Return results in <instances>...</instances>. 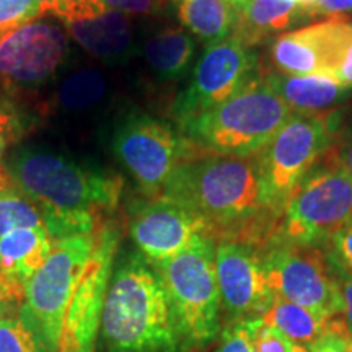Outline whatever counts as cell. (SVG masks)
<instances>
[{
  "label": "cell",
  "instance_id": "484cf974",
  "mask_svg": "<svg viewBox=\"0 0 352 352\" xmlns=\"http://www.w3.org/2000/svg\"><path fill=\"white\" fill-rule=\"evenodd\" d=\"M43 227L41 210L15 184L0 192V236L20 228Z\"/></svg>",
  "mask_w": 352,
  "mask_h": 352
},
{
  "label": "cell",
  "instance_id": "44dd1931",
  "mask_svg": "<svg viewBox=\"0 0 352 352\" xmlns=\"http://www.w3.org/2000/svg\"><path fill=\"white\" fill-rule=\"evenodd\" d=\"M173 6L184 30L208 46L232 36L239 26V8L227 0H173Z\"/></svg>",
  "mask_w": 352,
  "mask_h": 352
},
{
  "label": "cell",
  "instance_id": "4fadbf2b",
  "mask_svg": "<svg viewBox=\"0 0 352 352\" xmlns=\"http://www.w3.org/2000/svg\"><path fill=\"white\" fill-rule=\"evenodd\" d=\"M69 32L51 20H33L0 34V83L7 90L43 85L64 63Z\"/></svg>",
  "mask_w": 352,
  "mask_h": 352
},
{
  "label": "cell",
  "instance_id": "ffe728a7",
  "mask_svg": "<svg viewBox=\"0 0 352 352\" xmlns=\"http://www.w3.org/2000/svg\"><path fill=\"white\" fill-rule=\"evenodd\" d=\"M70 36L83 50L103 60H120L129 54L134 43V32L129 15L107 10L96 19L65 25Z\"/></svg>",
  "mask_w": 352,
  "mask_h": 352
},
{
  "label": "cell",
  "instance_id": "d590c367",
  "mask_svg": "<svg viewBox=\"0 0 352 352\" xmlns=\"http://www.w3.org/2000/svg\"><path fill=\"white\" fill-rule=\"evenodd\" d=\"M311 352H351L349 344L340 334L328 331L327 334L316 340L314 344L308 346Z\"/></svg>",
  "mask_w": 352,
  "mask_h": 352
},
{
  "label": "cell",
  "instance_id": "3957f363",
  "mask_svg": "<svg viewBox=\"0 0 352 352\" xmlns=\"http://www.w3.org/2000/svg\"><path fill=\"white\" fill-rule=\"evenodd\" d=\"M15 188L41 210L43 222L70 215H103L120 202L121 176L78 165L51 152L25 148L7 164Z\"/></svg>",
  "mask_w": 352,
  "mask_h": 352
},
{
  "label": "cell",
  "instance_id": "ba28073f",
  "mask_svg": "<svg viewBox=\"0 0 352 352\" xmlns=\"http://www.w3.org/2000/svg\"><path fill=\"white\" fill-rule=\"evenodd\" d=\"M334 127L331 113L294 114L256 155L267 195L280 214L300 179L333 145Z\"/></svg>",
  "mask_w": 352,
  "mask_h": 352
},
{
  "label": "cell",
  "instance_id": "7c38bea8",
  "mask_svg": "<svg viewBox=\"0 0 352 352\" xmlns=\"http://www.w3.org/2000/svg\"><path fill=\"white\" fill-rule=\"evenodd\" d=\"M118 245L120 228L101 222L95 232L94 252L65 308L59 352H95Z\"/></svg>",
  "mask_w": 352,
  "mask_h": 352
},
{
  "label": "cell",
  "instance_id": "cb8c5ba5",
  "mask_svg": "<svg viewBox=\"0 0 352 352\" xmlns=\"http://www.w3.org/2000/svg\"><path fill=\"white\" fill-rule=\"evenodd\" d=\"M107 90V78L98 70H78L63 82L57 91V103L65 111H85L96 107Z\"/></svg>",
  "mask_w": 352,
  "mask_h": 352
},
{
  "label": "cell",
  "instance_id": "f1b7e54d",
  "mask_svg": "<svg viewBox=\"0 0 352 352\" xmlns=\"http://www.w3.org/2000/svg\"><path fill=\"white\" fill-rule=\"evenodd\" d=\"M338 270V302L336 316L331 320V331L340 334L346 341H352V272Z\"/></svg>",
  "mask_w": 352,
  "mask_h": 352
},
{
  "label": "cell",
  "instance_id": "7bdbcfd3",
  "mask_svg": "<svg viewBox=\"0 0 352 352\" xmlns=\"http://www.w3.org/2000/svg\"><path fill=\"white\" fill-rule=\"evenodd\" d=\"M39 2H41V3H43L44 10H46V12H47V8H50V7L52 6V3H56V2H57V0H39Z\"/></svg>",
  "mask_w": 352,
  "mask_h": 352
},
{
  "label": "cell",
  "instance_id": "9a60e30c",
  "mask_svg": "<svg viewBox=\"0 0 352 352\" xmlns=\"http://www.w3.org/2000/svg\"><path fill=\"white\" fill-rule=\"evenodd\" d=\"M215 272L220 303L232 321L259 318L272 294L264 276L261 250L241 241H215Z\"/></svg>",
  "mask_w": 352,
  "mask_h": 352
},
{
  "label": "cell",
  "instance_id": "e575fe53",
  "mask_svg": "<svg viewBox=\"0 0 352 352\" xmlns=\"http://www.w3.org/2000/svg\"><path fill=\"white\" fill-rule=\"evenodd\" d=\"M352 12V0H316L311 15L327 19H342V13Z\"/></svg>",
  "mask_w": 352,
  "mask_h": 352
},
{
  "label": "cell",
  "instance_id": "1f68e13d",
  "mask_svg": "<svg viewBox=\"0 0 352 352\" xmlns=\"http://www.w3.org/2000/svg\"><path fill=\"white\" fill-rule=\"evenodd\" d=\"M214 352H253L245 320L227 324Z\"/></svg>",
  "mask_w": 352,
  "mask_h": 352
},
{
  "label": "cell",
  "instance_id": "6da1fadb",
  "mask_svg": "<svg viewBox=\"0 0 352 352\" xmlns=\"http://www.w3.org/2000/svg\"><path fill=\"white\" fill-rule=\"evenodd\" d=\"M191 142L160 197L202 220L208 236L263 250L276 239L280 214L271 202L256 157L208 152Z\"/></svg>",
  "mask_w": 352,
  "mask_h": 352
},
{
  "label": "cell",
  "instance_id": "ee69618b",
  "mask_svg": "<svg viewBox=\"0 0 352 352\" xmlns=\"http://www.w3.org/2000/svg\"><path fill=\"white\" fill-rule=\"evenodd\" d=\"M347 344H349V351L352 352V341H347Z\"/></svg>",
  "mask_w": 352,
  "mask_h": 352
},
{
  "label": "cell",
  "instance_id": "8fae6325",
  "mask_svg": "<svg viewBox=\"0 0 352 352\" xmlns=\"http://www.w3.org/2000/svg\"><path fill=\"white\" fill-rule=\"evenodd\" d=\"M258 70L256 47L246 44L236 33L206 46L191 82L176 100L179 127L184 131L202 114L230 98L258 76Z\"/></svg>",
  "mask_w": 352,
  "mask_h": 352
},
{
  "label": "cell",
  "instance_id": "8992f818",
  "mask_svg": "<svg viewBox=\"0 0 352 352\" xmlns=\"http://www.w3.org/2000/svg\"><path fill=\"white\" fill-rule=\"evenodd\" d=\"M351 219L352 179L331 145L285 201L274 240L323 246Z\"/></svg>",
  "mask_w": 352,
  "mask_h": 352
},
{
  "label": "cell",
  "instance_id": "e0dca14e",
  "mask_svg": "<svg viewBox=\"0 0 352 352\" xmlns=\"http://www.w3.org/2000/svg\"><path fill=\"white\" fill-rule=\"evenodd\" d=\"M52 250L46 228H20L0 236V272L25 296L30 279L41 270Z\"/></svg>",
  "mask_w": 352,
  "mask_h": 352
},
{
  "label": "cell",
  "instance_id": "603a6c76",
  "mask_svg": "<svg viewBox=\"0 0 352 352\" xmlns=\"http://www.w3.org/2000/svg\"><path fill=\"white\" fill-rule=\"evenodd\" d=\"M264 324L276 329L285 340L296 344L311 346L323 334L331 331V320L305 307L272 296L271 305L259 316Z\"/></svg>",
  "mask_w": 352,
  "mask_h": 352
},
{
  "label": "cell",
  "instance_id": "4316f807",
  "mask_svg": "<svg viewBox=\"0 0 352 352\" xmlns=\"http://www.w3.org/2000/svg\"><path fill=\"white\" fill-rule=\"evenodd\" d=\"M46 15L39 0H0V34Z\"/></svg>",
  "mask_w": 352,
  "mask_h": 352
},
{
  "label": "cell",
  "instance_id": "f35d334b",
  "mask_svg": "<svg viewBox=\"0 0 352 352\" xmlns=\"http://www.w3.org/2000/svg\"><path fill=\"white\" fill-rule=\"evenodd\" d=\"M10 138L12 135L8 134V132L0 131V192L6 191L7 188L13 186L12 176L7 170V164L3 162V157H6V151H7V145Z\"/></svg>",
  "mask_w": 352,
  "mask_h": 352
},
{
  "label": "cell",
  "instance_id": "30bf717a",
  "mask_svg": "<svg viewBox=\"0 0 352 352\" xmlns=\"http://www.w3.org/2000/svg\"><path fill=\"white\" fill-rule=\"evenodd\" d=\"M191 148L166 122L148 114H129L113 138V151L147 199L160 197L179 162Z\"/></svg>",
  "mask_w": 352,
  "mask_h": 352
},
{
  "label": "cell",
  "instance_id": "74e56055",
  "mask_svg": "<svg viewBox=\"0 0 352 352\" xmlns=\"http://www.w3.org/2000/svg\"><path fill=\"white\" fill-rule=\"evenodd\" d=\"M336 80L344 85L346 88L352 90V38L349 44H347L344 57H342L340 67L336 70Z\"/></svg>",
  "mask_w": 352,
  "mask_h": 352
},
{
  "label": "cell",
  "instance_id": "d6986e66",
  "mask_svg": "<svg viewBox=\"0 0 352 352\" xmlns=\"http://www.w3.org/2000/svg\"><path fill=\"white\" fill-rule=\"evenodd\" d=\"M311 19L297 0H248L240 10L236 34L256 47L272 36L287 33Z\"/></svg>",
  "mask_w": 352,
  "mask_h": 352
},
{
  "label": "cell",
  "instance_id": "b9f144b4",
  "mask_svg": "<svg viewBox=\"0 0 352 352\" xmlns=\"http://www.w3.org/2000/svg\"><path fill=\"white\" fill-rule=\"evenodd\" d=\"M227 2H230L232 6L235 8H239V12H240L241 8H243L246 3H248V0H227Z\"/></svg>",
  "mask_w": 352,
  "mask_h": 352
},
{
  "label": "cell",
  "instance_id": "5b68a950",
  "mask_svg": "<svg viewBox=\"0 0 352 352\" xmlns=\"http://www.w3.org/2000/svg\"><path fill=\"white\" fill-rule=\"evenodd\" d=\"M166 292L184 352L202 351L220 333V292L215 240L199 235L184 252L153 264Z\"/></svg>",
  "mask_w": 352,
  "mask_h": 352
},
{
  "label": "cell",
  "instance_id": "ab89813d",
  "mask_svg": "<svg viewBox=\"0 0 352 352\" xmlns=\"http://www.w3.org/2000/svg\"><path fill=\"white\" fill-rule=\"evenodd\" d=\"M16 127L15 116H13L10 107L7 104V101L0 98V131H6L8 134H13Z\"/></svg>",
  "mask_w": 352,
  "mask_h": 352
},
{
  "label": "cell",
  "instance_id": "52a82bcc",
  "mask_svg": "<svg viewBox=\"0 0 352 352\" xmlns=\"http://www.w3.org/2000/svg\"><path fill=\"white\" fill-rule=\"evenodd\" d=\"M267 287L276 297L334 318L340 302L338 270L320 246L274 240L261 250Z\"/></svg>",
  "mask_w": 352,
  "mask_h": 352
},
{
  "label": "cell",
  "instance_id": "60d3db41",
  "mask_svg": "<svg viewBox=\"0 0 352 352\" xmlns=\"http://www.w3.org/2000/svg\"><path fill=\"white\" fill-rule=\"evenodd\" d=\"M289 352H311V351H310V347H308V346L296 344V342H292V347H290Z\"/></svg>",
  "mask_w": 352,
  "mask_h": 352
},
{
  "label": "cell",
  "instance_id": "9c48e42d",
  "mask_svg": "<svg viewBox=\"0 0 352 352\" xmlns=\"http://www.w3.org/2000/svg\"><path fill=\"white\" fill-rule=\"evenodd\" d=\"M95 232L52 241L46 263L25 287L21 311L32 321L52 352H59L65 308L94 252Z\"/></svg>",
  "mask_w": 352,
  "mask_h": 352
},
{
  "label": "cell",
  "instance_id": "5bb4252c",
  "mask_svg": "<svg viewBox=\"0 0 352 352\" xmlns=\"http://www.w3.org/2000/svg\"><path fill=\"white\" fill-rule=\"evenodd\" d=\"M351 38L352 23L327 19L276 36L270 46V60L274 72L284 76H324L336 80Z\"/></svg>",
  "mask_w": 352,
  "mask_h": 352
},
{
  "label": "cell",
  "instance_id": "7402d4cb",
  "mask_svg": "<svg viewBox=\"0 0 352 352\" xmlns=\"http://www.w3.org/2000/svg\"><path fill=\"white\" fill-rule=\"evenodd\" d=\"M197 51V43L184 28L160 30L147 39L144 56L148 67L162 80H178L191 67Z\"/></svg>",
  "mask_w": 352,
  "mask_h": 352
},
{
  "label": "cell",
  "instance_id": "f546056e",
  "mask_svg": "<svg viewBox=\"0 0 352 352\" xmlns=\"http://www.w3.org/2000/svg\"><path fill=\"white\" fill-rule=\"evenodd\" d=\"M253 352H289L292 342L280 333L264 324L259 318L245 320Z\"/></svg>",
  "mask_w": 352,
  "mask_h": 352
},
{
  "label": "cell",
  "instance_id": "8d00e7d4",
  "mask_svg": "<svg viewBox=\"0 0 352 352\" xmlns=\"http://www.w3.org/2000/svg\"><path fill=\"white\" fill-rule=\"evenodd\" d=\"M333 151L352 179V129L341 139V142L333 144Z\"/></svg>",
  "mask_w": 352,
  "mask_h": 352
},
{
  "label": "cell",
  "instance_id": "7a4b0ae2",
  "mask_svg": "<svg viewBox=\"0 0 352 352\" xmlns=\"http://www.w3.org/2000/svg\"><path fill=\"white\" fill-rule=\"evenodd\" d=\"M100 338L107 352H184L164 280L140 253L113 267Z\"/></svg>",
  "mask_w": 352,
  "mask_h": 352
},
{
  "label": "cell",
  "instance_id": "277c9868",
  "mask_svg": "<svg viewBox=\"0 0 352 352\" xmlns=\"http://www.w3.org/2000/svg\"><path fill=\"white\" fill-rule=\"evenodd\" d=\"M294 114L258 74L230 98L197 118L184 132L192 144L208 152L256 157Z\"/></svg>",
  "mask_w": 352,
  "mask_h": 352
},
{
  "label": "cell",
  "instance_id": "d6a6232c",
  "mask_svg": "<svg viewBox=\"0 0 352 352\" xmlns=\"http://www.w3.org/2000/svg\"><path fill=\"white\" fill-rule=\"evenodd\" d=\"M108 10L126 15H157L164 10L166 0H101Z\"/></svg>",
  "mask_w": 352,
  "mask_h": 352
},
{
  "label": "cell",
  "instance_id": "836d02e7",
  "mask_svg": "<svg viewBox=\"0 0 352 352\" xmlns=\"http://www.w3.org/2000/svg\"><path fill=\"white\" fill-rule=\"evenodd\" d=\"M25 296L8 283L7 277L0 272V316L19 308L23 303Z\"/></svg>",
  "mask_w": 352,
  "mask_h": 352
},
{
  "label": "cell",
  "instance_id": "4dcf8cb0",
  "mask_svg": "<svg viewBox=\"0 0 352 352\" xmlns=\"http://www.w3.org/2000/svg\"><path fill=\"white\" fill-rule=\"evenodd\" d=\"M328 254L334 266L352 272V219L329 241Z\"/></svg>",
  "mask_w": 352,
  "mask_h": 352
},
{
  "label": "cell",
  "instance_id": "d4e9b609",
  "mask_svg": "<svg viewBox=\"0 0 352 352\" xmlns=\"http://www.w3.org/2000/svg\"><path fill=\"white\" fill-rule=\"evenodd\" d=\"M0 352H52L21 308L0 316Z\"/></svg>",
  "mask_w": 352,
  "mask_h": 352
},
{
  "label": "cell",
  "instance_id": "ac0fdd59",
  "mask_svg": "<svg viewBox=\"0 0 352 352\" xmlns=\"http://www.w3.org/2000/svg\"><path fill=\"white\" fill-rule=\"evenodd\" d=\"M263 78L296 114L327 113L351 91L324 76H284L271 70Z\"/></svg>",
  "mask_w": 352,
  "mask_h": 352
},
{
  "label": "cell",
  "instance_id": "2e32d148",
  "mask_svg": "<svg viewBox=\"0 0 352 352\" xmlns=\"http://www.w3.org/2000/svg\"><path fill=\"white\" fill-rule=\"evenodd\" d=\"M131 239L151 264L164 263L188 248L199 235H208L201 219L165 197L138 206L129 220Z\"/></svg>",
  "mask_w": 352,
  "mask_h": 352
},
{
  "label": "cell",
  "instance_id": "83f0119b",
  "mask_svg": "<svg viewBox=\"0 0 352 352\" xmlns=\"http://www.w3.org/2000/svg\"><path fill=\"white\" fill-rule=\"evenodd\" d=\"M107 10L108 8L101 0H57L47 8L46 13L54 15L64 25H70L96 19Z\"/></svg>",
  "mask_w": 352,
  "mask_h": 352
}]
</instances>
